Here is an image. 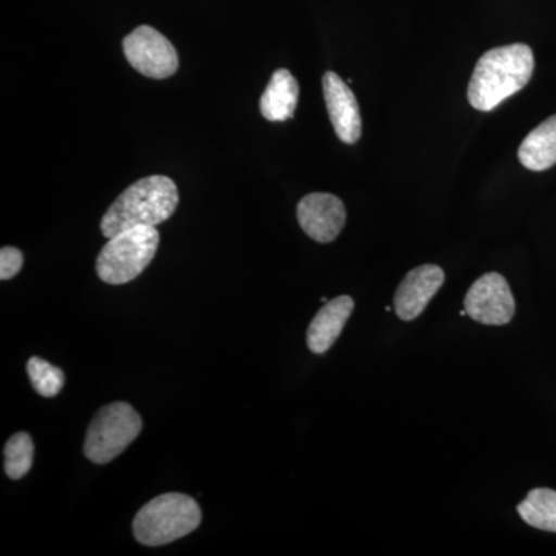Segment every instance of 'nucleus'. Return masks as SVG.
<instances>
[{
  "label": "nucleus",
  "instance_id": "obj_1",
  "mask_svg": "<svg viewBox=\"0 0 556 556\" xmlns=\"http://www.w3.org/2000/svg\"><path fill=\"white\" fill-rule=\"evenodd\" d=\"M533 68L535 58L526 43L485 51L468 84V102L479 112H490L525 89L532 78Z\"/></svg>",
  "mask_w": 556,
  "mask_h": 556
},
{
  "label": "nucleus",
  "instance_id": "obj_2",
  "mask_svg": "<svg viewBox=\"0 0 556 556\" xmlns=\"http://www.w3.org/2000/svg\"><path fill=\"white\" fill-rule=\"evenodd\" d=\"M179 203L177 185L163 175H152L129 186L105 212L101 232L105 239L139 228L167 222Z\"/></svg>",
  "mask_w": 556,
  "mask_h": 556
},
{
  "label": "nucleus",
  "instance_id": "obj_3",
  "mask_svg": "<svg viewBox=\"0 0 556 556\" xmlns=\"http://www.w3.org/2000/svg\"><path fill=\"white\" fill-rule=\"evenodd\" d=\"M201 508L195 500L181 493H166L149 501L138 511L134 533L138 543L156 547L174 543L199 529Z\"/></svg>",
  "mask_w": 556,
  "mask_h": 556
},
{
  "label": "nucleus",
  "instance_id": "obj_4",
  "mask_svg": "<svg viewBox=\"0 0 556 556\" xmlns=\"http://www.w3.org/2000/svg\"><path fill=\"white\" fill-rule=\"evenodd\" d=\"M159 244L155 226H139L110 237L97 258L98 277L109 285L129 283L148 268Z\"/></svg>",
  "mask_w": 556,
  "mask_h": 556
},
{
  "label": "nucleus",
  "instance_id": "obj_5",
  "mask_svg": "<svg viewBox=\"0 0 556 556\" xmlns=\"http://www.w3.org/2000/svg\"><path fill=\"white\" fill-rule=\"evenodd\" d=\"M141 428V417L126 402L105 405L90 422L84 453L91 463L108 464L129 447Z\"/></svg>",
  "mask_w": 556,
  "mask_h": 556
},
{
  "label": "nucleus",
  "instance_id": "obj_6",
  "mask_svg": "<svg viewBox=\"0 0 556 556\" xmlns=\"http://www.w3.org/2000/svg\"><path fill=\"white\" fill-rule=\"evenodd\" d=\"M123 49L131 67L148 78H170L178 70L177 50L169 39L149 25H141L126 36Z\"/></svg>",
  "mask_w": 556,
  "mask_h": 556
},
{
  "label": "nucleus",
  "instance_id": "obj_7",
  "mask_svg": "<svg viewBox=\"0 0 556 556\" xmlns=\"http://www.w3.org/2000/svg\"><path fill=\"white\" fill-rule=\"evenodd\" d=\"M467 316L482 325L503 327L511 321L517 311L506 278L497 273L484 274L468 289L464 299Z\"/></svg>",
  "mask_w": 556,
  "mask_h": 556
},
{
  "label": "nucleus",
  "instance_id": "obj_8",
  "mask_svg": "<svg viewBox=\"0 0 556 556\" xmlns=\"http://www.w3.org/2000/svg\"><path fill=\"white\" fill-rule=\"evenodd\" d=\"M300 228L317 243H331L340 236L346 222L343 201L331 193H309L298 206Z\"/></svg>",
  "mask_w": 556,
  "mask_h": 556
},
{
  "label": "nucleus",
  "instance_id": "obj_9",
  "mask_svg": "<svg viewBox=\"0 0 556 556\" xmlns=\"http://www.w3.org/2000/svg\"><path fill=\"white\" fill-rule=\"evenodd\" d=\"M445 281L444 270L437 265H422L409 270L394 295V309L399 318L415 320L427 308Z\"/></svg>",
  "mask_w": 556,
  "mask_h": 556
},
{
  "label": "nucleus",
  "instance_id": "obj_10",
  "mask_svg": "<svg viewBox=\"0 0 556 556\" xmlns=\"http://www.w3.org/2000/svg\"><path fill=\"white\" fill-rule=\"evenodd\" d=\"M321 84L336 134L345 144H356L362 135V118L353 90L334 72L325 73Z\"/></svg>",
  "mask_w": 556,
  "mask_h": 556
},
{
  "label": "nucleus",
  "instance_id": "obj_11",
  "mask_svg": "<svg viewBox=\"0 0 556 556\" xmlns=\"http://www.w3.org/2000/svg\"><path fill=\"white\" fill-rule=\"evenodd\" d=\"M354 311V300L350 295H340L334 300H329L316 317L311 321L308 332H306V343L313 353H327L329 348L334 345L336 340L342 334L348 318Z\"/></svg>",
  "mask_w": 556,
  "mask_h": 556
},
{
  "label": "nucleus",
  "instance_id": "obj_12",
  "mask_svg": "<svg viewBox=\"0 0 556 556\" xmlns=\"http://www.w3.org/2000/svg\"><path fill=\"white\" fill-rule=\"evenodd\" d=\"M299 101V83L287 68L277 70L270 78L262 100L260 112L263 118L278 123L294 116Z\"/></svg>",
  "mask_w": 556,
  "mask_h": 556
},
{
  "label": "nucleus",
  "instance_id": "obj_13",
  "mask_svg": "<svg viewBox=\"0 0 556 556\" xmlns=\"http://www.w3.org/2000/svg\"><path fill=\"white\" fill-rule=\"evenodd\" d=\"M518 159L529 170H547L556 164V115L541 123L519 146Z\"/></svg>",
  "mask_w": 556,
  "mask_h": 556
},
{
  "label": "nucleus",
  "instance_id": "obj_14",
  "mask_svg": "<svg viewBox=\"0 0 556 556\" xmlns=\"http://www.w3.org/2000/svg\"><path fill=\"white\" fill-rule=\"evenodd\" d=\"M519 517L530 527L556 533V492L552 489H533L518 506Z\"/></svg>",
  "mask_w": 556,
  "mask_h": 556
},
{
  "label": "nucleus",
  "instance_id": "obj_15",
  "mask_svg": "<svg viewBox=\"0 0 556 556\" xmlns=\"http://www.w3.org/2000/svg\"><path fill=\"white\" fill-rule=\"evenodd\" d=\"M35 456L33 439L27 433H17L5 445V473L11 479H22L30 471Z\"/></svg>",
  "mask_w": 556,
  "mask_h": 556
},
{
  "label": "nucleus",
  "instance_id": "obj_16",
  "mask_svg": "<svg viewBox=\"0 0 556 556\" xmlns=\"http://www.w3.org/2000/svg\"><path fill=\"white\" fill-rule=\"evenodd\" d=\"M31 386L40 396L54 397L61 393L65 383V376L61 368L54 367L40 357H31L27 365Z\"/></svg>",
  "mask_w": 556,
  "mask_h": 556
},
{
  "label": "nucleus",
  "instance_id": "obj_17",
  "mask_svg": "<svg viewBox=\"0 0 556 556\" xmlns=\"http://www.w3.org/2000/svg\"><path fill=\"white\" fill-rule=\"evenodd\" d=\"M24 265V255L20 249L16 248H2L0 251V278L2 280H10L20 274Z\"/></svg>",
  "mask_w": 556,
  "mask_h": 556
}]
</instances>
